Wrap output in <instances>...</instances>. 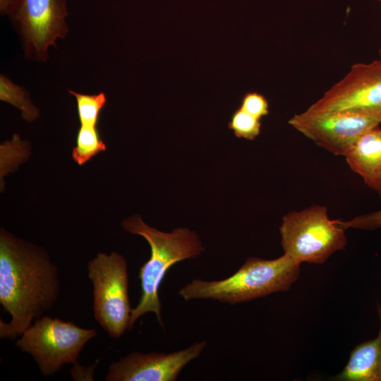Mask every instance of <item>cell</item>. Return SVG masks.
Instances as JSON below:
<instances>
[{"label": "cell", "mask_w": 381, "mask_h": 381, "mask_svg": "<svg viewBox=\"0 0 381 381\" xmlns=\"http://www.w3.org/2000/svg\"><path fill=\"white\" fill-rule=\"evenodd\" d=\"M58 267L42 247L0 230V304L11 320H0V338L13 339L50 310L60 293Z\"/></svg>", "instance_id": "6da1fadb"}, {"label": "cell", "mask_w": 381, "mask_h": 381, "mask_svg": "<svg viewBox=\"0 0 381 381\" xmlns=\"http://www.w3.org/2000/svg\"><path fill=\"white\" fill-rule=\"evenodd\" d=\"M301 264L284 253L272 260L249 258L230 277L195 279L181 287L179 295L185 301L211 299L235 305L288 291L299 277Z\"/></svg>", "instance_id": "3957f363"}, {"label": "cell", "mask_w": 381, "mask_h": 381, "mask_svg": "<svg viewBox=\"0 0 381 381\" xmlns=\"http://www.w3.org/2000/svg\"><path fill=\"white\" fill-rule=\"evenodd\" d=\"M306 110L315 113L358 111L381 120V58L368 64H353Z\"/></svg>", "instance_id": "ba28073f"}, {"label": "cell", "mask_w": 381, "mask_h": 381, "mask_svg": "<svg viewBox=\"0 0 381 381\" xmlns=\"http://www.w3.org/2000/svg\"><path fill=\"white\" fill-rule=\"evenodd\" d=\"M240 107L259 119L269 114L267 99L257 92H246L242 97Z\"/></svg>", "instance_id": "e0dca14e"}, {"label": "cell", "mask_w": 381, "mask_h": 381, "mask_svg": "<svg viewBox=\"0 0 381 381\" xmlns=\"http://www.w3.org/2000/svg\"><path fill=\"white\" fill-rule=\"evenodd\" d=\"M284 253L300 263L322 265L346 244L345 229L330 219L327 207L313 205L291 211L279 226Z\"/></svg>", "instance_id": "277c9868"}, {"label": "cell", "mask_w": 381, "mask_h": 381, "mask_svg": "<svg viewBox=\"0 0 381 381\" xmlns=\"http://www.w3.org/2000/svg\"><path fill=\"white\" fill-rule=\"evenodd\" d=\"M206 341L169 353L133 351L109 366L106 381H175L184 367L198 358Z\"/></svg>", "instance_id": "30bf717a"}, {"label": "cell", "mask_w": 381, "mask_h": 381, "mask_svg": "<svg viewBox=\"0 0 381 381\" xmlns=\"http://www.w3.org/2000/svg\"><path fill=\"white\" fill-rule=\"evenodd\" d=\"M379 54H380V56L381 58V49H379Z\"/></svg>", "instance_id": "ffe728a7"}, {"label": "cell", "mask_w": 381, "mask_h": 381, "mask_svg": "<svg viewBox=\"0 0 381 381\" xmlns=\"http://www.w3.org/2000/svg\"><path fill=\"white\" fill-rule=\"evenodd\" d=\"M338 224L344 229H358L363 230H374L381 227V210L358 215L350 220L336 219Z\"/></svg>", "instance_id": "ac0fdd59"}, {"label": "cell", "mask_w": 381, "mask_h": 381, "mask_svg": "<svg viewBox=\"0 0 381 381\" xmlns=\"http://www.w3.org/2000/svg\"><path fill=\"white\" fill-rule=\"evenodd\" d=\"M97 334L95 329L83 328L71 321L42 316L15 344L33 358L43 375L50 376L64 364L77 363L85 345Z\"/></svg>", "instance_id": "8992f818"}, {"label": "cell", "mask_w": 381, "mask_h": 381, "mask_svg": "<svg viewBox=\"0 0 381 381\" xmlns=\"http://www.w3.org/2000/svg\"><path fill=\"white\" fill-rule=\"evenodd\" d=\"M294 129L336 156H345L358 138L381 120L370 114L341 110L315 113L307 110L288 121Z\"/></svg>", "instance_id": "52a82bcc"}, {"label": "cell", "mask_w": 381, "mask_h": 381, "mask_svg": "<svg viewBox=\"0 0 381 381\" xmlns=\"http://www.w3.org/2000/svg\"><path fill=\"white\" fill-rule=\"evenodd\" d=\"M121 226L126 231L143 237L150 247V257L140 268L138 279L141 294L139 301L132 308L128 329L147 313L155 314L164 328L162 303L159 289L169 269L174 264L200 255L204 250L198 236L188 228H176L164 232L145 223L140 216L124 219Z\"/></svg>", "instance_id": "7a4b0ae2"}, {"label": "cell", "mask_w": 381, "mask_h": 381, "mask_svg": "<svg viewBox=\"0 0 381 381\" xmlns=\"http://www.w3.org/2000/svg\"><path fill=\"white\" fill-rule=\"evenodd\" d=\"M380 320L377 336L358 344L351 352L348 363L336 376L341 381H381V305H377Z\"/></svg>", "instance_id": "7c38bea8"}, {"label": "cell", "mask_w": 381, "mask_h": 381, "mask_svg": "<svg viewBox=\"0 0 381 381\" xmlns=\"http://www.w3.org/2000/svg\"><path fill=\"white\" fill-rule=\"evenodd\" d=\"M0 99L18 108L23 118L28 122L39 116L38 109L31 103L25 91L3 75L0 77Z\"/></svg>", "instance_id": "5bb4252c"}, {"label": "cell", "mask_w": 381, "mask_h": 381, "mask_svg": "<svg viewBox=\"0 0 381 381\" xmlns=\"http://www.w3.org/2000/svg\"><path fill=\"white\" fill-rule=\"evenodd\" d=\"M68 92L75 97L80 125L97 126L99 113L107 102L105 95H84L70 90Z\"/></svg>", "instance_id": "9a60e30c"}, {"label": "cell", "mask_w": 381, "mask_h": 381, "mask_svg": "<svg viewBox=\"0 0 381 381\" xmlns=\"http://www.w3.org/2000/svg\"><path fill=\"white\" fill-rule=\"evenodd\" d=\"M378 1L381 2V0H377Z\"/></svg>", "instance_id": "44dd1931"}, {"label": "cell", "mask_w": 381, "mask_h": 381, "mask_svg": "<svg viewBox=\"0 0 381 381\" xmlns=\"http://www.w3.org/2000/svg\"><path fill=\"white\" fill-rule=\"evenodd\" d=\"M373 189L376 191V193L378 194L379 197L381 199V178Z\"/></svg>", "instance_id": "d6986e66"}, {"label": "cell", "mask_w": 381, "mask_h": 381, "mask_svg": "<svg viewBox=\"0 0 381 381\" xmlns=\"http://www.w3.org/2000/svg\"><path fill=\"white\" fill-rule=\"evenodd\" d=\"M3 13H10L18 22L26 48L39 59H47V48L68 30L66 0H8Z\"/></svg>", "instance_id": "9c48e42d"}, {"label": "cell", "mask_w": 381, "mask_h": 381, "mask_svg": "<svg viewBox=\"0 0 381 381\" xmlns=\"http://www.w3.org/2000/svg\"><path fill=\"white\" fill-rule=\"evenodd\" d=\"M87 270L94 318L109 337L119 339L128 329L132 310L127 261L117 252L98 253L87 262Z\"/></svg>", "instance_id": "5b68a950"}, {"label": "cell", "mask_w": 381, "mask_h": 381, "mask_svg": "<svg viewBox=\"0 0 381 381\" xmlns=\"http://www.w3.org/2000/svg\"><path fill=\"white\" fill-rule=\"evenodd\" d=\"M106 149V145L101 139L97 126L80 125L77 133L76 145L72 151V157L78 165L85 164Z\"/></svg>", "instance_id": "4fadbf2b"}, {"label": "cell", "mask_w": 381, "mask_h": 381, "mask_svg": "<svg viewBox=\"0 0 381 381\" xmlns=\"http://www.w3.org/2000/svg\"><path fill=\"white\" fill-rule=\"evenodd\" d=\"M351 169L373 188L381 178V128L373 127L351 146L344 156Z\"/></svg>", "instance_id": "8fae6325"}, {"label": "cell", "mask_w": 381, "mask_h": 381, "mask_svg": "<svg viewBox=\"0 0 381 381\" xmlns=\"http://www.w3.org/2000/svg\"><path fill=\"white\" fill-rule=\"evenodd\" d=\"M228 126L237 138L253 140L260 133L261 123L260 119L239 107L232 114Z\"/></svg>", "instance_id": "2e32d148"}]
</instances>
